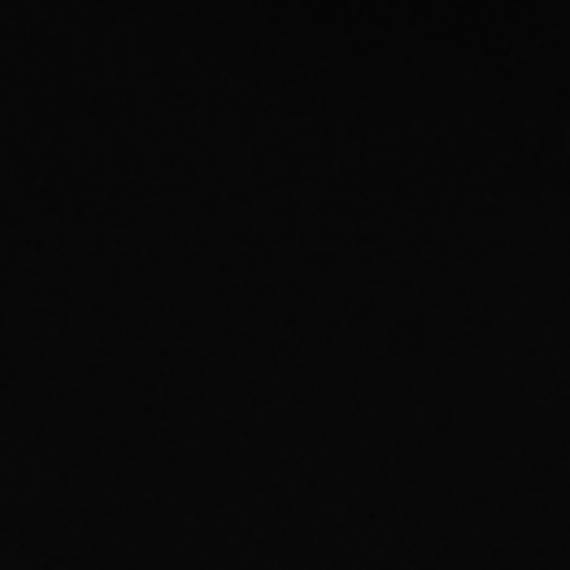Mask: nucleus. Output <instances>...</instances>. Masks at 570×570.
<instances>
[]
</instances>
